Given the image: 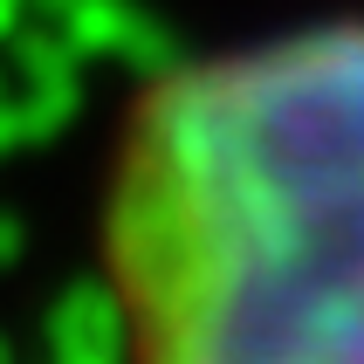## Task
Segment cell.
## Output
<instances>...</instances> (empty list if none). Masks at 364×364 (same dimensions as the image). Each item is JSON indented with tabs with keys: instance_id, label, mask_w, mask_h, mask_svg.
Wrapping results in <instances>:
<instances>
[{
	"instance_id": "6da1fadb",
	"label": "cell",
	"mask_w": 364,
	"mask_h": 364,
	"mask_svg": "<svg viewBox=\"0 0 364 364\" xmlns=\"http://www.w3.org/2000/svg\"><path fill=\"white\" fill-rule=\"evenodd\" d=\"M103 268L131 364H364V14L138 90Z\"/></svg>"
}]
</instances>
